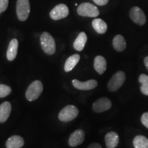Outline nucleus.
Masks as SVG:
<instances>
[{
  "instance_id": "1",
  "label": "nucleus",
  "mask_w": 148,
  "mask_h": 148,
  "mask_svg": "<svg viewBox=\"0 0 148 148\" xmlns=\"http://www.w3.org/2000/svg\"><path fill=\"white\" fill-rule=\"evenodd\" d=\"M40 45L44 52L48 55H53L56 52V43L52 36L47 32L40 35Z\"/></svg>"
},
{
  "instance_id": "2",
  "label": "nucleus",
  "mask_w": 148,
  "mask_h": 148,
  "mask_svg": "<svg viewBox=\"0 0 148 148\" xmlns=\"http://www.w3.org/2000/svg\"><path fill=\"white\" fill-rule=\"evenodd\" d=\"M43 86L39 80H35L31 83L25 92L26 99L29 101H32L38 99L42 93Z\"/></svg>"
},
{
  "instance_id": "3",
  "label": "nucleus",
  "mask_w": 148,
  "mask_h": 148,
  "mask_svg": "<svg viewBox=\"0 0 148 148\" xmlns=\"http://www.w3.org/2000/svg\"><path fill=\"white\" fill-rule=\"evenodd\" d=\"M16 15L21 21H24L28 18L30 12L29 0H17L16 1Z\"/></svg>"
},
{
  "instance_id": "4",
  "label": "nucleus",
  "mask_w": 148,
  "mask_h": 148,
  "mask_svg": "<svg viewBox=\"0 0 148 148\" xmlns=\"http://www.w3.org/2000/svg\"><path fill=\"white\" fill-rule=\"evenodd\" d=\"M77 14L82 16L96 17L99 15V10L95 5L90 3H83L77 7Z\"/></svg>"
},
{
  "instance_id": "5",
  "label": "nucleus",
  "mask_w": 148,
  "mask_h": 148,
  "mask_svg": "<svg viewBox=\"0 0 148 148\" xmlns=\"http://www.w3.org/2000/svg\"><path fill=\"white\" fill-rule=\"evenodd\" d=\"M78 113V109L76 107L73 105H68L61 110L58 114V118L61 121L68 122L75 119Z\"/></svg>"
},
{
  "instance_id": "6",
  "label": "nucleus",
  "mask_w": 148,
  "mask_h": 148,
  "mask_svg": "<svg viewBox=\"0 0 148 148\" xmlns=\"http://www.w3.org/2000/svg\"><path fill=\"white\" fill-rule=\"evenodd\" d=\"M125 75L123 71H118L114 73L108 83V89L111 92L116 91L125 82Z\"/></svg>"
},
{
  "instance_id": "7",
  "label": "nucleus",
  "mask_w": 148,
  "mask_h": 148,
  "mask_svg": "<svg viewBox=\"0 0 148 148\" xmlns=\"http://www.w3.org/2000/svg\"><path fill=\"white\" fill-rule=\"evenodd\" d=\"M69 10L67 5L64 3L57 5L54 8H53L49 13V16L53 20H60L66 18L69 15Z\"/></svg>"
},
{
  "instance_id": "8",
  "label": "nucleus",
  "mask_w": 148,
  "mask_h": 148,
  "mask_svg": "<svg viewBox=\"0 0 148 148\" xmlns=\"http://www.w3.org/2000/svg\"><path fill=\"white\" fill-rule=\"evenodd\" d=\"M130 16L135 23L143 25L146 23V16L143 11L138 6H134L130 11Z\"/></svg>"
},
{
  "instance_id": "9",
  "label": "nucleus",
  "mask_w": 148,
  "mask_h": 148,
  "mask_svg": "<svg viewBox=\"0 0 148 148\" xmlns=\"http://www.w3.org/2000/svg\"><path fill=\"white\" fill-rule=\"evenodd\" d=\"M112 106V103L107 97H101L97 99L92 104V110L95 112H102L109 110Z\"/></svg>"
},
{
  "instance_id": "10",
  "label": "nucleus",
  "mask_w": 148,
  "mask_h": 148,
  "mask_svg": "<svg viewBox=\"0 0 148 148\" xmlns=\"http://www.w3.org/2000/svg\"><path fill=\"white\" fill-rule=\"evenodd\" d=\"M85 133L82 130H77L73 132L69 136V145L72 147H77L84 142Z\"/></svg>"
},
{
  "instance_id": "11",
  "label": "nucleus",
  "mask_w": 148,
  "mask_h": 148,
  "mask_svg": "<svg viewBox=\"0 0 148 148\" xmlns=\"http://www.w3.org/2000/svg\"><path fill=\"white\" fill-rule=\"evenodd\" d=\"M72 84L75 88L81 90H91L97 86V82L95 79H89L86 82H80L75 79L72 80Z\"/></svg>"
},
{
  "instance_id": "12",
  "label": "nucleus",
  "mask_w": 148,
  "mask_h": 148,
  "mask_svg": "<svg viewBox=\"0 0 148 148\" xmlns=\"http://www.w3.org/2000/svg\"><path fill=\"white\" fill-rule=\"evenodd\" d=\"M18 47V40L16 38L12 39L9 43L8 50H7L6 56L7 59L9 61H12L15 59L16 55H17Z\"/></svg>"
},
{
  "instance_id": "13",
  "label": "nucleus",
  "mask_w": 148,
  "mask_h": 148,
  "mask_svg": "<svg viewBox=\"0 0 148 148\" xmlns=\"http://www.w3.org/2000/svg\"><path fill=\"white\" fill-rule=\"evenodd\" d=\"M105 142L107 148H115L119 142V135L114 132L107 133L105 136Z\"/></svg>"
},
{
  "instance_id": "14",
  "label": "nucleus",
  "mask_w": 148,
  "mask_h": 148,
  "mask_svg": "<svg viewBox=\"0 0 148 148\" xmlns=\"http://www.w3.org/2000/svg\"><path fill=\"white\" fill-rule=\"evenodd\" d=\"M23 145V138L18 135L10 136L5 143L6 148H21Z\"/></svg>"
},
{
  "instance_id": "15",
  "label": "nucleus",
  "mask_w": 148,
  "mask_h": 148,
  "mask_svg": "<svg viewBox=\"0 0 148 148\" xmlns=\"http://www.w3.org/2000/svg\"><path fill=\"white\" fill-rule=\"evenodd\" d=\"M11 108V103L9 101H4L0 105V123H3L8 119Z\"/></svg>"
},
{
  "instance_id": "16",
  "label": "nucleus",
  "mask_w": 148,
  "mask_h": 148,
  "mask_svg": "<svg viewBox=\"0 0 148 148\" xmlns=\"http://www.w3.org/2000/svg\"><path fill=\"white\" fill-rule=\"evenodd\" d=\"M107 63L106 59L101 56H97L94 60V68L99 74H103L106 70Z\"/></svg>"
},
{
  "instance_id": "17",
  "label": "nucleus",
  "mask_w": 148,
  "mask_h": 148,
  "mask_svg": "<svg viewBox=\"0 0 148 148\" xmlns=\"http://www.w3.org/2000/svg\"><path fill=\"white\" fill-rule=\"evenodd\" d=\"M86 41H87V36L86 33L84 32H80L73 42V47L77 51H82L86 45Z\"/></svg>"
},
{
  "instance_id": "18",
  "label": "nucleus",
  "mask_w": 148,
  "mask_h": 148,
  "mask_svg": "<svg viewBox=\"0 0 148 148\" xmlns=\"http://www.w3.org/2000/svg\"><path fill=\"white\" fill-rule=\"evenodd\" d=\"M112 45L116 51H123L126 48V42L123 36L118 34L114 37Z\"/></svg>"
},
{
  "instance_id": "19",
  "label": "nucleus",
  "mask_w": 148,
  "mask_h": 148,
  "mask_svg": "<svg viewBox=\"0 0 148 148\" xmlns=\"http://www.w3.org/2000/svg\"><path fill=\"white\" fill-rule=\"evenodd\" d=\"M79 59H80V56L79 54H73L69 56L64 64V71L69 72L73 70V68L78 63Z\"/></svg>"
},
{
  "instance_id": "20",
  "label": "nucleus",
  "mask_w": 148,
  "mask_h": 148,
  "mask_svg": "<svg viewBox=\"0 0 148 148\" xmlns=\"http://www.w3.org/2000/svg\"><path fill=\"white\" fill-rule=\"evenodd\" d=\"M92 25L93 29L99 34H104L108 29L106 22L101 18H95L92 21Z\"/></svg>"
},
{
  "instance_id": "21",
  "label": "nucleus",
  "mask_w": 148,
  "mask_h": 148,
  "mask_svg": "<svg viewBox=\"0 0 148 148\" xmlns=\"http://www.w3.org/2000/svg\"><path fill=\"white\" fill-rule=\"evenodd\" d=\"M133 145L135 148H148V139L145 136L138 135L134 138Z\"/></svg>"
},
{
  "instance_id": "22",
  "label": "nucleus",
  "mask_w": 148,
  "mask_h": 148,
  "mask_svg": "<svg viewBox=\"0 0 148 148\" xmlns=\"http://www.w3.org/2000/svg\"><path fill=\"white\" fill-rule=\"evenodd\" d=\"M138 82L140 85V91L145 95H148V75L141 74L138 77Z\"/></svg>"
},
{
  "instance_id": "23",
  "label": "nucleus",
  "mask_w": 148,
  "mask_h": 148,
  "mask_svg": "<svg viewBox=\"0 0 148 148\" xmlns=\"http://www.w3.org/2000/svg\"><path fill=\"white\" fill-rule=\"evenodd\" d=\"M11 88L8 85L0 84V98L7 97L11 92Z\"/></svg>"
},
{
  "instance_id": "24",
  "label": "nucleus",
  "mask_w": 148,
  "mask_h": 148,
  "mask_svg": "<svg viewBox=\"0 0 148 148\" xmlns=\"http://www.w3.org/2000/svg\"><path fill=\"white\" fill-rule=\"evenodd\" d=\"M8 0H0V13L4 12L8 6Z\"/></svg>"
},
{
  "instance_id": "25",
  "label": "nucleus",
  "mask_w": 148,
  "mask_h": 148,
  "mask_svg": "<svg viewBox=\"0 0 148 148\" xmlns=\"http://www.w3.org/2000/svg\"><path fill=\"white\" fill-rule=\"evenodd\" d=\"M141 122L146 127L148 128V112H145L141 116Z\"/></svg>"
},
{
  "instance_id": "26",
  "label": "nucleus",
  "mask_w": 148,
  "mask_h": 148,
  "mask_svg": "<svg viewBox=\"0 0 148 148\" xmlns=\"http://www.w3.org/2000/svg\"><path fill=\"white\" fill-rule=\"evenodd\" d=\"M98 5H104L108 3V0H92Z\"/></svg>"
},
{
  "instance_id": "27",
  "label": "nucleus",
  "mask_w": 148,
  "mask_h": 148,
  "mask_svg": "<svg viewBox=\"0 0 148 148\" xmlns=\"http://www.w3.org/2000/svg\"><path fill=\"white\" fill-rule=\"evenodd\" d=\"M88 148H102V147H101V146L99 145V143H94L90 144V145L88 146Z\"/></svg>"
},
{
  "instance_id": "28",
  "label": "nucleus",
  "mask_w": 148,
  "mask_h": 148,
  "mask_svg": "<svg viewBox=\"0 0 148 148\" xmlns=\"http://www.w3.org/2000/svg\"><path fill=\"white\" fill-rule=\"evenodd\" d=\"M144 64H145L146 68H147V69L148 70V56L146 57L145 60H144Z\"/></svg>"
}]
</instances>
